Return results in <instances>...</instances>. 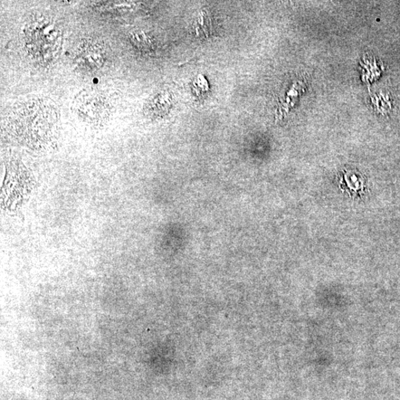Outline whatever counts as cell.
Returning a JSON list of instances; mask_svg holds the SVG:
<instances>
[{"label": "cell", "mask_w": 400, "mask_h": 400, "mask_svg": "<svg viewBox=\"0 0 400 400\" xmlns=\"http://www.w3.org/2000/svg\"><path fill=\"white\" fill-rule=\"evenodd\" d=\"M58 111L52 101L35 98L17 103L8 113V125L21 138H45L58 122Z\"/></svg>", "instance_id": "1"}, {"label": "cell", "mask_w": 400, "mask_h": 400, "mask_svg": "<svg viewBox=\"0 0 400 400\" xmlns=\"http://www.w3.org/2000/svg\"><path fill=\"white\" fill-rule=\"evenodd\" d=\"M24 37L27 52L41 64L52 63L60 53L63 32L51 18L39 16L28 22Z\"/></svg>", "instance_id": "2"}, {"label": "cell", "mask_w": 400, "mask_h": 400, "mask_svg": "<svg viewBox=\"0 0 400 400\" xmlns=\"http://www.w3.org/2000/svg\"><path fill=\"white\" fill-rule=\"evenodd\" d=\"M74 106L80 118L93 124L104 122L110 114L109 102L103 95L96 92L80 93Z\"/></svg>", "instance_id": "3"}, {"label": "cell", "mask_w": 400, "mask_h": 400, "mask_svg": "<svg viewBox=\"0 0 400 400\" xmlns=\"http://www.w3.org/2000/svg\"><path fill=\"white\" fill-rule=\"evenodd\" d=\"M106 58L107 52L103 45L93 40L82 41L75 54L76 63L87 71H97L102 68Z\"/></svg>", "instance_id": "4"}, {"label": "cell", "mask_w": 400, "mask_h": 400, "mask_svg": "<svg viewBox=\"0 0 400 400\" xmlns=\"http://www.w3.org/2000/svg\"><path fill=\"white\" fill-rule=\"evenodd\" d=\"M173 104L170 93L168 91H161L152 98L146 107V110L152 117H164L168 112Z\"/></svg>", "instance_id": "5"}, {"label": "cell", "mask_w": 400, "mask_h": 400, "mask_svg": "<svg viewBox=\"0 0 400 400\" xmlns=\"http://www.w3.org/2000/svg\"><path fill=\"white\" fill-rule=\"evenodd\" d=\"M131 41L140 51L149 52L153 49V41L144 32H138L131 34Z\"/></svg>", "instance_id": "6"}, {"label": "cell", "mask_w": 400, "mask_h": 400, "mask_svg": "<svg viewBox=\"0 0 400 400\" xmlns=\"http://www.w3.org/2000/svg\"><path fill=\"white\" fill-rule=\"evenodd\" d=\"M197 34L207 37L208 34H211L212 25L211 18L206 12H201L197 19V23L195 27Z\"/></svg>", "instance_id": "7"}]
</instances>
